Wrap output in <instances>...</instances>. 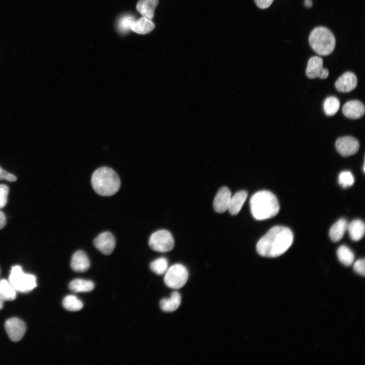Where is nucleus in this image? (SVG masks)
Masks as SVG:
<instances>
[{
	"label": "nucleus",
	"instance_id": "nucleus-34",
	"mask_svg": "<svg viewBox=\"0 0 365 365\" xmlns=\"http://www.w3.org/2000/svg\"><path fill=\"white\" fill-rule=\"evenodd\" d=\"M6 219L4 213L0 211V229L3 228L6 224Z\"/></svg>",
	"mask_w": 365,
	"mask_h": 365
},
{
	"label": "nucleus",
	"instance_id": "nucleus-5",
	"mask_svg": "<svg viewBox=\"0 0 365 365\" xmlns=\"http://www.w3.org/2000/svg\"><path fill=\"white\" fill-rule=\"evenodd\" d=\"M9 279L16 290L21 293L28 292L36 286L35 277L23 273L22 268L18 265L12 267Z\"/></svg>",
	"mask_w": 365,
	"mask_h": 365
},
{
	"label": "nucleus",
	"instance_id": "nucleus-14",
	"mask_svg": "<svg viewBox=\"0 0 365 365\" xmlns=\"http://www.w3.org/2000/svg\"><path fill=\"white\" fill-rule=\"evenodd\" d=\"M364 104L358 100L347 101L343 106L342 112L346 117L356 119L362 117L364 114Z\"/></svg>",
	"mask_w": 365,
	"mask_h": 365
},
{
	"label": "nucleus",
	"instance_id": "nucleus-6",
	"mask_svg": "<svg viewBox=\"0 0 365 365\" xmlns=\"http://www.w3.org/2000/svg\"><path fill=\"white\" fill-rule=\"evenodd\" d=\"M165 284L169 287L178 289L186 283L189 276L187 268L180 264L172 265L165 273Z\"/></svg>",
	"mask_w": 365,
	"mask_h": 365
},
{
	"label": "nucleus",
	"instance_id": "nucleus-9",
	"mask_svg": "<svg viewBox=\"0 0 365 365\" xmlns=\"http://www.w3.org/2000/svg\"><path fill=\"white\" fill-rule=\"evenodd\" d=\"M335 146L341 155L348 157L355 154L358 151L359 144L355 138L346 136L338 138Z\"/></svg>",
	"mask_w": 365,
	"mask_h": 365
},
{
	"label": "nucleus",
	"instance_id": "nucleus-10",
	"mask_svg": "<svg viewBox=\"0 0 365 365\" xmlns=\"http://www.w3.org/2000/svg\"><path fill=\"white\" fill-rule=\"evenodd\" d=\"M306 74L308 78L321 79L327 78L329 75L328 70L323 67V61L318 56L311 57L308 60Z\"/></svg>",
	"mask_w": 365,
	"mask_h": 365
},
{
	"label": "nucleus",
	"instance_id": "nucleus-16",
	"mask_svg": "<svg viewBox=\"0 0 365 365\" xmlns=\"http://www.w3.org/2000/svg\"><path fill=\"white\" fill-rule=\"evenodd\" d=\"M159 0H139L136 5L137 11L144 17L152 20Z\"/></svg>",
	"mask_w": 365,
	"mask_h": 365
},
{
	"label": "nucleus",
	"instance_id": "nucleus-25",
	"mask_svg": "<svg viewBox=\"0 0 365 365\" xmlns=\"http://www.w3.org/2000/svg\"><path fill=\"white\" fill-rule=\"evenodd\" d=\"M62 305L68 311H77L82 309L83 303L76 296L70 295L64 297L62 301Z\"/></svg>",
	"mask_w": 365,
	"mask_h": 365
},
{
	"label": "nucleus",
	"instance_id": "nucleus-29",
	"mask_svg": "<svg viewBox=\"0 0 365 365\" xmlns=\"http://www.w3.org/2000/svg\"><path fill=\"white\" fill-rule=\"evenodd\" d=\"M134 20V17L126 15L121 17L118 22V28L122 32H125L130 29V24Z\"/></svg>",
	"mask_w": 365,
	"mask_h": 365
},
{
	"label": "nucleus",
	"instance_id": "nucleus-33",
	"mask_svg": "<svg viewBox=\"0 0 365 365\" xmlns=\"http://www.w3.org/2000/svg\"><path fill=\"white\" fill-rule=\"evenodd\" d=\"M274 0H254L256 5L260 9L268 8L272 4Z\"/></svg>",
	"mask_w": 365,
	"mask_h": 365
},
{
	"label": "nucleus",
	"instance_id": "nucleus-30",
	"mask_svg": "<svg viewBox=\"0 0 365 365\" xmlns=\"http://www.w3.org/2000/svg\"><path fill=\"white\" fill-rule=\"evenodd\" d=\"M8 193V187L6 185H0V208H3L6 205Z\"/></svg>",
	"mask_w": 365,
	"mask_h": 365
},
{
	"label": "nucleus",
	"instance_id": "nucleus-19",
	"mask_svg": "<svg viewBox=\"0 0 365 365\" xmlns=\"http://www.w3.org/2000/svg\"><path fill=\"white\" fill-rule=\"evenodd\" d=\"M247 196L245 191H240L231 196L228 210L232 215H236L240 211Z\"/></svg>",
	"mask_w": 365,
	"mask_h": 365
},
{
	"label": "nucleus",
	"instance_id": "nucleus-31",
	"mask_svg": "<svg viewBox=\"0 0 365 365\" xmlns=\"http://www.w3.org/2000/svg\"><path fill=\"white\" fill-rule=\"evenodd\" d=\"M353 269L356 273L364 276L365 275L364 259H359L356 261L353 265Z\"/></svg>",
	"mask_w": 365,
	"mask_h": 365
},
{
	"label": "nucleus",
	"instance_id": "nucleus-4",
	"mask_svg": "<svg viewBox=\"0 0 365 365\" xmlns=\"http://www.w3.org/2000/svg\"><path fill=\"white\" fill-rule=\"evenodd\" d=\"M309 42L312 49L321 55H328L334 50L336 40L333 33L324 27L315 28L310 33Z\"/></svg>",
	"mask_w": 365,
	"mask_h": 365
},
{
	"label": "nucleus",
	"instance_id": "nucleus-35",
	"mask_svg": "<svg viewBox=\"0 0 365 365\" xmlns=\"http://www.w3.org/2000/svg\"><path fill=\"white\" fill-rule=\"evenodd\" d=\"M305 5L307 7H310L312 6V2L311 0H305Z\"/></svg>",
	"mask_w": 365,
	"mask_h": 365
},
{
	"label": "nucleus",
	"instance_id": "nucleus-12",
	"mask_svg": "<svg viewBox=\"0 0 365 365\" xmlns=\"http://www.w3.org/2000/svg\"><path fill=\"white\" fill-rule=\"evenodd\" d=\"M357 84V80L355 74L347 71L340 76L335 82L336 89L343 93H347L355 88Z\"/></svg>",
	"mask_w": 365,
	"mask_h": 365
},
{
	"label": "nucleus",
	"instance_id": "nucleus-24",
	"mask_svg": "<svg viewBox=\"0 0 365 365\" xmlns=\"http://www.w3.org/2000/svg\"><path fill=\"white\" fill-rule=\"evenodd\" d=\"M339 261L345 266H350L354 261V255L352 250L346 245L340 246L337 250Z\"/></svg>",
	"mask_w": 365,
	"mask_h": 365
},
{
	"label": "nucleus",
	"instance_id": "nucleus-11",
	"mask_svg": "<svg viewBox=\"0 0 365 365\" xmlns=\"http://www.w3.org/2000/svg\"><path fill=\"white\" fill-rule=\"evenodd\" d=\"M93 244L103 254L108 255L112 253L115 248L116 240L111 233L104 232L94 239Z\"/></svg>",
	"mask_w": 365,
	"mask_h": 365
},
{
	"label": "nucleus",
	"instance_id": "nucleus-26",
	"mask_svg": "<svg viewBox=\"0 0 365 365\" xmlns=\"http://www.w3.org/2000/svg\"><path fill=\"white\" fill-rule=\"evenodd\" d=\"M339 107V100L334 96L327 97L323 103L324 112L328 116H332L336 114Z\"/></svg>",
	"mask_w": 365,
	"mask_h": 365
},
{
	"label": "nucleus",
	"instance_id": "nucleus-18",
	"mask_svg": "<svg viewBox=\"0 0 365 365\" xmlns=\"http://www.w3.org/2000/svg\"><path fill=\"white\" fill-rule=\"evenodd\" d=\"M130 27L131 30L137 33L144 34L152 31L155 24L151 20L142 17L132 21Z\"/></svg>",
	"mask_w": 365,
	"mask_h": 365
},
{
	"label": "nucleus",
	"instance_id": "nucleus-23",
	"mask_svg": "<svg viewBox=\"0 0 365 365\" xmlns=\"http://www.w3.org/2000/svg\"><path fill=\"white\" fill-rule=\"evenodd\" d=\"M69 288L75 293H86L94 288V284L91 280L83 279H75L70 281Z\"/></svg>",
	"mask_w": 365,
	"mask_h": 365
},
{
	"label": "nucleus",
	"instance_id": "nucleus-21",
	"mask_svg": "<svg viewBox=\"0 0 365 365\" xmlns=\"http://www.w3.org/2000/svg\"><path fill=\"white\" fill-rule=\"evenodd\" d=\"M347 229L351 239L355 241L360 240L364 236L365 226L360 220H354L348 225Z\"/></svg>",
	"mask_w": 365,
	"mask_h": 365
},
{
	"label": "nucleus",
	"instance_id": "nucleus-28",
	"mask_svg": "<svg viewBox=\"0 0 365 365\" xmlns=\"http://www.w3.org/2000/svg\"><path fill=\"white\" fill-rule=\"evenodd\" d=\"M338 182L341 186L346 188L353 185L354 182V178L350 171H344L339 174Z\"/></svg>",
	"mask_w": 365,
	"mask_h": 365
},
{
	"label": "nucleus",
	"instance_id": "nucleus-13",
	"mask_svg": "<svg viewBox=\"0 0 365 365\" xmlns=\"http://www.w3.org/2000/svg\"><path fill=\"white\" fill-rule=\"evenodd\" d=\"M231 197V192L227 187L221 188L213 200V206L214 210L218 213L226 211L228 209Z\"/></svg>",
	"mask_w": 365,
	"mask_h": 365
},
{
	"label": "nucleus",
	"instance_id": "nucleus-22",
	"mask_svg": "<svg viewBox=\"0 0 365 365\" xmlns=\"http://www.w3.org/2000/svg\"><path fill=\"white\" fill-rule=\"evenodd\" d=\"M348 225L345 219L341 218L337 221L330 230L329 236L331 240L334 242L340 240L347 229Z\"/></svg>",
	"mask_w": 365,
	"mask_h": 365
},
{
	"label": "nucleus",
	"instance_id": "nucleus-15",
	"mask_svg": "<svg viewBox=\"0 0 365 365\" xmlns=\"http://www.w3.org/2000/svg\"><path fill=\"white\" fill-rule=\"evenodd\" d=\"M70 266L76 272H83L88 270L90 263L87 254L83 251L78 250L71 257Z\"/></svg>",
	"mask_w": 365,
	"mask_h": 365
},
{
	"label": "nucleus",
	"instance_id": "nucleus-2",
	"mask_svg": "<svg viewBox=\"0 0 365 365\" xmlns=\"http://www.w3.org/2000/svg\"><path fill=\"white\" fill-rule=\"evenodd\" d=\"M250 211L257 220H264L275 216L279 210V205L276 197L272 192L260 191L250 198Z\"/></svg>",
	"mask_w": 365,
	"mask_h": 365
},
{
	"label": "nucleus",
	"instance_id": "nucleus-32",
	"mask_svg": "<svg viewBox=\"0 0 365 365\" xmlns=\"http://www.w3.org/2000/svg\"><path fill=\"white\" fill-rule=\"evenodd\" d=\"M0 179H5L9 181H15L17 180L16 177L4 170L0 167Z\"/></svg>",
	"mask_w": 365,
	"mask_h": 365
},
{
	"label": "nucleus",
	"instance_id": "nucleus-27",
	"mask_svg": "<svg viewBox=\"0 0 365 365\" xmlns=\"http://www.w3.org/2000/svg\"><path fill=\"white\" fill-rule=\"evenodd\" d=\"M150 268L157 274H164L168 269V261L164 257L158 258L151 263Z\"/></svg>",
	"mask_w": 365,
	"mask_h": 365
},
{
	"label": "nucleus",
	"instance_id": "nucleus-20",
	"mask_svg": "<svg viewBox=\"0 0 365 365\" xmlns=\"http://www.w3.org/2000/svg\"><path fill=\"white\" fill-rule=\"evenodd\" d=\"M181 303V296L177 291L172 293L169 299H162L159 303L161 309L164 312H171L176 310Z\"/></svg>",
	"mask_w": 365,
	"mask_h": 365
},
{
	"label": "nucleus",
	"instance_id": "nucleus-17",
	"mask_svg": "<svg viewBox=\"0 0 365 365\" xmlns=\"http://www.w3.org/2000/svg\"><path fill=\"white\" fill-rule=\"evenodd\" d=\"M16 297V290L9 281L4 279L0 280V310L3 307L5 301H12Z\"/></svg>",
	"mask_w": 365,
	"mask_h": 365
},
{
	"label": "nucleus",
	"instance_id": "nucleus-7",
	"mask_svg": "<svg viewBox=\"0 0 365 365\" xmlns=\"http://www.w3.org/2000/svg\"><path fill=\"white\" fill-rule=\"evenodd\" d=\"M174 243L171 234L166 230H160L153 233L149 241V245L152 249L162 252L172 250Z\"/></svg>",
	"mask_w": 365,
	"mask_h": 365
},
{
	"label": "nucleus",
	"instance_id": "nucleus-3",
	"mask_svg": "<svg viewBox=\"0 0 365 365\" xmlns=\"http://www.w3.org/2000/svg\"><path fill=\"white\" fill-rule=\"evenodd\" d=\"M91 184L96 193L102 196H110L118 192L121 181L118 175L113 169L102 167L93 172Z\"/></svg>",
	"mask_w": 365,
	"mask_h": 365
},
{
	"label": "nucleus",
	"instance_id": "nucleus-1",
	"mask_svg": "<svg viewBox=\"0 0 365 365\" xmlns=\"http://www.w3.org/2000/svg\"><path fill=\"white\" fill-rule=\"evenodd\" d=\"M294 235L286 227L271 228L257 242L258 253L263 257L275 258L284 253L292 244Z\"/></svg>",
	"mask_w": 365,
	"mask_h": 365
},
{
	"label": "nucleus",
	"instance_id": "nucleus-8",
	"mask_svg": "<svg viewBox=\"0 0 365 365\" xmlns=\"http://www.w3.org/2000/svg\"><path fill=\"white\" fill-rule=\"evenodd\" d=\"M5 327L10 339L14 342L19 341L22 338L26 329L25 323L16 317L6 320Z\"/></svg>",
	"mask_w": 365,
	"mask_h": 365
}]
</instances>
